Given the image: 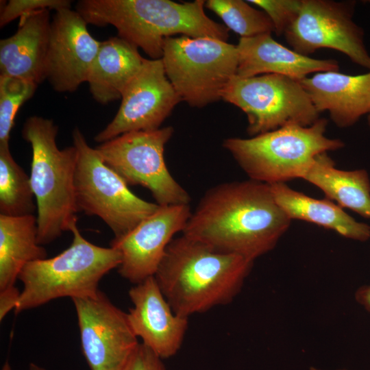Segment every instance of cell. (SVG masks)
Instances as JSON below:
<instances>
[{
	"instance_id": "2e32d148",
	"label": "cell",
	"mask_w": 370,
	"mask_h": 370,
	"mask_svg": "<svg viewBox=\"0 0 370 370\" xmlns=\"http://www.w3.org/2000/svg\"><path fill=\"white\" fill-rule=\"evenodd\" d=\"M129 297L133 306L127 315L137 338L162 359L175 355L184 342L188 318L173 311L154 276L134 284Z\"/></svg>"
},
{
	"instance_id": "9c48e42d",
	"label": "cell",
	"mask_w": 370,
	"mask_h": 370,
	"mask_svg": "<svg viewBox=\"0 0 370 370\" xmlns=\"http://www.w3.org/2000/svg\"><path fill=\"white\" fill-rule=\"evenodd\" d=\"M247 115V133L255 136L282 127L310 126L319 119L299 81L278 74L233 77L221 94Z\"/></svg>"
},
{
	"instance_id": "4fadbf2b",
	"label": "cell",
	"mask_w": 370,
	"mask_h": 370,
	"mask_svg": "<svg viewBox=\"0 0 370 370\" xmlns=\"http://www.w3.org/2000/svg\"><path fill=\"white\" fill-rule=\"evenodd\" d=\"M180 101L162 59L145 58L123 91L115 116L94 139L103 143L127 132L159 129Z\"/></svg>"
},
{
	"instance_id": "7c38bea8",
	"label": "cell",
	"mask_w": 370,
	"mask_h": 370,
	"mask_svg": "<svg viewBox=\"0 0 370 370\" xmlns=\"http://www.w3.org/2000/svg\"><path fill=\"white\" fill-rule=\"evenodd\" d=\"M72 301L82 352L90 370H121L139 343L127 312L100 290Z\"/></svg>"
},
{
	"instance_id": "83f0119b",
	"label": "cell",
	"mask_w": 370,
	"mask_h": 370,
	"mask_svg": "<svg viewBox=\"0 0 370 370\" xmlns=\"http://www.w3.org/2000/svg\"><path fill=\"white\" fill-rule=\"evenodd\" d=\"M68 0H10L4 3L0 14V27H2L17 18L32 14L39 10L71 8Z\"/></svg>"
},
{
	"instance_id": "4dcf8cb0",
	"label": "cell",
	"mask_w": 370,
	"mask_h": 370,
	"mask_svg": "<svg viewBox=\"0 0 370 370\" xmlns=\"http://www.w3.org/2000/svg\"><path fill=\"white\" fill-rule=\"evenodd\" d=\"M29 370H47L42 367L38 365L34 362H31L29 365Z\"/></svg>"
},
{
	"instance_id": "30bf717a",
	"label": "cell",
	"mask_w": 370,
	"mask_h": 370,
	"mask_svg": "<svg viewBox=\"0 0 370 370\" xmlns=\"http://www.w3.org/2000/svg\"><path fill=\"white\" fill-rule=\"evenodd\" d=\"M172 127L133 131L101 143L95 150L128 186L149 190L160 206L189 204L190 197L173 178L164 160Z\"/></svg>"
},
{
	"instance_id": "836d02e7",
	"label": "cell",
	"mask_w": 370,
	"mask_h": 370,
	"mask_svg": "<svg viewBox=\"0 0 370 370\" xmlns=\"http://www.w3.org/2000/svg\"><path fill=\"white\" fill-rule=\"evenodd\" d=\"M310 370H320V369H316V368L311 367V368H310ZM341 370H344V369H341Z\"/></svg>"
},
{
	"instance_id": "ffe728a7",
	"label": "cell",
	"mask_w": 370,
	"mask_h": 370,
	"mask_svg": "<svg viewBox=\"0 0 370 370\" xmlns=\"http://www.w3.org/2000/svg\"><path fill=\"white\" fill-rule=\"evenodd\" d=\"M47 258L38 243L37 218L34 215L0 214V300L13 303L21 294L15 286L19 273L29 262Z\"/></svg>"
},
{
	"instance_id": "d6986e66",
	"label": "cell",
	"mask_w": 370,
	"mask_h": 370,
	"mask_svg": "<svg viewBox=\"0 0 370 370\" xmlns=\"http://www.w3.org/2000/svg\"><path fill=\"white\" fill-rule=\"evenodd\" d=\"M49 12L39 10L20 18L16 32L0 40V75L37 85L46 79L51 24Z\"/></svg>"
},
{
	"instance_id": "7a4b0ae2",
	"label": "cell",
	"mask_w": 370,
	"mask_h": 370,
	"mask_svg": "<svg viewBox=\"0 0 370 370\" xmlns=\"http://www.w3.org/2000/svg\"><path fill=\"white\" fill-rule=\"evenodd\" d=\"M252 264L182 234L168 245L154 278L173 311L189 319L233 301Z\"/></svg>"
},
{
	"instance_id": "52a82bcc",
	"label": "cell",
	"mask_w": 370,
	"mask_h": 370,
	"mask_svg": "<svg viewBox=\"0 0 370 370\" xmlns=\"http://www.w3.org/2000/svg\"><path fill=\"white\" fill-rule=\"evenodd\" d=\"M162 60L166 75L182 99L191 107L203 108L221 99L236 75V45L212 37H168Z\"/></svg>"
},
{
	"instance_id": "277c9868",
	"label": "cell",
	"mask_w": 370,
	"mask_h": 370,
	"mask_svg": "<svg viewBox=\"0 0 370 370\" xmlns=\"http://www.w3.org/2000/svg\"><path fill=\"white\" fill-rule=\"evenodd\" d=\"M53 121L38 116L24 123L22 136L32 150L29 175L37 208L38 243L49 244L77 221L75 191L77 151L73 145L60 149Z\"/></svg>"
},
{
	"instance_id": "44dd1931",
	"label": "cell",
	"mask_w": 370,
	"mask_h": 370,
	"mask_svg": "<svg viewBox=\"0 0 370 370\" xmlns=\"http://www.w3.org/2000/svg\"><path fill=\"white\" fill-rule=\"evenodd\" d=\"M144 60L138 47L119 36L102 41L87 79L95 100L107 104L121 99Z\"/></svg>"
},
{
	"instance_id": "5b68a950",
	"label": "cell",
	"mask_w": 370,
	"mask_h": 370,
	"mask_svg": "<svg viewBox=\"0 0 370 370\" xmlns=\"http://www.w3.org/2000/svg\"><path fill=\"white\" fill-rule=\"evenodd\" d=\"M69 231L73 241L67 249L52 258L29 262L21 270L18 279L23 289L14 309L16 313L60 297L92 295L99 290L102 278L120 265V251L89 242L82 235L77 221Z\"/></svg>"
},
{
	"instance_id": "9a60e30c",
	"label": "cell",
	"mask_w": 370,
	"mask_h": 370,
	"mask_svg": "<svg viewBox=\"0 0 370 370\" xmlns=\"http://www.w3.org/2000/svg\"><path fill=\"white\" fill-rule=\"evenodd\" d=\"M87 25L71 8L57 10L53 16L46 79L57 92H74L87 82L101 42L92 37Z\"/></svg>"
},
{
	"instance_id": "484cf974",
	"label": "cell",
	"mask_w": 370,
	"mask_h": 370,
	"mask_svg": "<svg viewBox=\"0 0 370 370\" xmlns=\"http://www.w3.org/2000/svg\"><path fill=\"white\" fill-rule=\"evenodd\" d=\"M38 85L17 77L0 75V144L9 143L20 107L30 99Z\"/></svg>"
},
{
	"instance_id": "4316f807",
	"label": "cell",
	"mask_w": 370,
	"mask_h": 370,
	"mask_svg": "<svg viewBox=\"0 0 370 370\" xmlns=\"http://www.w3.org/2000/svg\"><path fill=\"white\" fill-rule=\"evenodd\" d=\"M248 3L260 8L271 19L278 36L285 34L297 18L301 0H249Z\"/></svg>"
},
{
	"instance_id": "d4e9b609",
	"label": "cell",
	"mask_w": 370,
	"mask_h": 370,
	"mask_svg": "<svg viewBox=\"0 0 370 370\" xmlns=\"http://www.w3.org/2000/svg\"><path fill=\"white\" fill-rule=\"evenodd\" d=\"M206 7L218 15L225 26L241 36L252 37L274 32L273 23L264 12L242 0H208Z\"/></svg>"
},
{
	"instance_id": "f1b7e54d",
	"label": "cell",
	"mask_w": 370,
	"mask_h": 370,
	"mask_svg": "<svg viewBox=\"0 0 370 370\" xmlns=\"http://www.w3.org/2000/svg\"><path fill=\"white\" fill-rule=\"evenodd\" d=\"M162 360L140 343L121 370H165Z\"/></svg>"
},
{
	"instance_id": "ba28073f",
	"label": "cell",
	"mask_w": 370,
	"mask_h": 370,
	"mask_svg": "<svg viewBox=\"0 0 370 370\" xmlns=\"http://www.w3.org/2000/svg\"><path fill=\"white\" fill-rule=\"evenodd\" d=\"M77 151L75 191L77 209L100 218L114 238L131 231L159 206L134 194L123 180L101 160L81 130H73Z\"/></svg>"
},
{
	"instance_id": "1f68e13d",
	"label": "cell",
	"mask_w": 370,
	"mask_h": 370,
	"mask_svg": "<svg viewBox=\"0 0 370 370\" xmlns=\"http://www.w3.org/2000/svg\"><path fill=\"white\" fill-rule=\"evenodd\" d=\"M1 370H12L8 361H5L2 366Z\"/></svg>"
},
{
	"instance_id": "cb8c5ba5",
	"label": "cell",
	"mask_w": 370,
	"mask_h": 370,
	"mask_svg": "<svg viewBox=\"0 0 370 370\" xmlns=\"http://www.w3.org/2000/svg\"><path fill=\"white\" fill-rule=\"evenodd\" d=\"M34 199L29 176L13 158L9 143L0 144V214H34Z\"/></svg>"
},
{
	"instance_id": "ac0fdd59",
	"label": "cell",
	"mask_w": 370,
	"mask_h": 370,
	"mask_svg": "<svg viewBox=\"0 0 370 370\" xmlns=\"http://www.w3.org/2000/svg\"><path fill=\"white\" fill-rule=\"evenodd\" d=\"M299 82L317 112L328 111L339 127H349L370 114V70L360 75L319 72Z\"/></svg>"
},
{
	"instance_id": "7402d4cb",
	"label": "cell",
	"mask_w": 370,
	"mask_h": 370,
	"mask_svg": "<svg viewBox=\"0 0 370 370\" xmlns=\"http://www.w3.org/2000/svg\"><path fill=\"white\" fill-rule=\"evenodd\" d=\"M269 186L275 201L291 219L315 223L354 240L365 241L370 237L368 225L356 221L331 200L310 197L284 183Z\"/></svg>"
},
{
	"instance_id": "3957f363",
	"label": "cell",
	"mask_w": 370,
	"mask_h": 370,
	"mask_svg": "<svg viewBox=\"0 0 370 370\" xmlns=\"http://www.w3.org/2000/svg\"><path fill=\"white\" fill-rule=\"evenodd\" d=\"M205 3L204 0H81L75 10L88 24L114 26L119 37L156 60L162 58L164 39L175 34L227 40L229 29L206 14Z\"/></svg>"
},
{
	"instance_id": "6da1fadb",
	"label": "cell",
	"mask_w": 370,
	"mask_h": 370,
	"mask_svg": "<svg viewBox=\"0 0 370 370\" xmlns=\"http://www.w3.org/2000/svg\"><path fill=\"white\" fill-rule=\"evenodd\" d=\"M291 220L269 184L253 180L226 182L205 193L182 233L254 262L273 249Z\"/></svg>"
},
{
	"instance_id": "e0dca14e",
	"label": "cell",
	"mask_w": 370,
	"mask_h": 370,
	"mask_svg": "<svg viewBox=\"0 0 370 370\" xmlns=\"http://www.w3.org/2000/svg\"><path fill=\"white\" fill-rule=\"evenodd\" d=\"M236 76L278 74L300 81L311 74L338 71V62L301 55L275 40L271 34L240 38Z\"/></svg>"
},
{
	"instance_id": "e575fe53",
	"label": "cell",
	"mask_w": 370,
	"mask_h": 370,
	"mask_svg": "<svg viewBox=\"0 0 370 370\" xmlns=\"http://www.w3.org/2000/svg\"><path fill=\"white\" fill-rule=\"evenodd\" d=\"M369 3L370 4V1H368Z\"/></svg>"
},
{
	"instance_id": "f546056e",
	"label": "cell",
	"mask_w": 370,
	"mask_h": 370,
	"mask_svg": "<svg viewBox=\"0 0 370 370\" xmlns=\"http://www.w3.org/2000/svg\"><path fill=\"white\" fill-rule=\"evenodd\" d=\"M356 299L370 312V286L360 288L356 293Z\"/></svg>"
},
{
	"instance_id": "8fae6325",
	"label": "cell",
	"mask_w": 370,
	"mask_h": 370,
	"mask_svg": "<svg viewBox=\"0 0 370 370\" xmlns=\"http://www.w3.org/2000/svg\"><path fill=\"white\" fill-rule=\"evenodd\" d=\"M355 4V1L301 0L297 18L284 34L287 43L295 51L307 56L320 49H334L370 70L364 31L353 21Z\"/></svg>"
},
{
	"instance_id": "8992f818",
	"label": "cell",
	"mask_w": 370,
	"mask_h": 370,
	"mask_svg": "<svg viewBox=\"0 0 370 370\" xmlns=\"http://www.w3.org/2000/svg\"><path fill=\"white\" fill-rule=\"evenodd\" d=\"M328 120L310 126L287 125L250 138H229L227 149L251 180L266 183L303 178L319 154L344 146L339 139L325 136Z\"/></svg>"
},
{
	"instance_id": "d6a6232c",
	"label": "cell",
	"mask_w": 370,
	"mask_h": 370,
	"mask_svg": "<svg viewBox=\"0 0 370 370\" xmlns=\"http://www.w3.org/2000/svg\"><path fill=\"white\" fill-rule=\"evenodd\" d=\"M368 124L370 127V114L368 115Z\"/></svg>"
},
{
	"instance_id": "603a6c76",
	"label": "cell",
	"mask_w": 370,
	"mask_h": 370,
	"mask_svg": "<svg viewBox=\"0 0 370 370\" xmlns=\"http://www.w3.org/2000/svg\"><path fill=\"white\" fill-rule=\"evenodd\" d=\"M327 153L318 155L302 179L315 185L340 207L370 218V182L365 170L342 171Z\"/></svg>"
},
{
	"instance_id": "5bb4252c",
	"label": "cell",
	"mask_w": 370,
	"mask_h": 370,
	"mask_svg": "<svg viewBox=\"0 0 370 370\" xmlns=\"http://www.w3.org/2000/svg\"><path fill=\"white\" fill-rule=\"evenodd\" d=\"M191 212L189 204L159 205L127 234L114 238L110 247L121 254L119 273L134 284L154 276L168 245L183 232Z\"/></svg>"
}]
</instances>
